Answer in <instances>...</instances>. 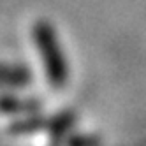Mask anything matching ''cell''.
<instances>
[{"label": "cell", "instance_id": "obj_1", "mask_svg": "<svg viewBox=\"0 0 146 146\" xmlns=\"http://www.w3.org/2000/svg\"><path fill=\"white\" fill-rule=\"evenodd\" d=\"M32 34H34V42L37 46L39 55L42 56V64H44L46 78L49 81V85L55 88L65 86V83L69 79V65H67L64 51H62L56 30L49 21L39 19L34 25Z\"/></svg>", "mask_w": 146, "mask_h": 146}, {"label": "cell", "instance_id": "obj_2", "mask_svg": "<svg viewBox=\"0 0 146 146\" xmlns=\"http://www.w3.org/2000/svg\"><path fill=\"white\" fill-rule=\"evenodd\" d=\"M42 108V102L34 97H18L2 93L0 95V113L4 114H28V113H39Z\"/></svg>", "mask_w": 146, "mask_h": 146}, {"label": "cell", "instance_id": "obj_3", "mask_svg": "<svg viewBox=\"0 0 146 146\" xmlns=\"http://www.w3.org/2000/svg\"><path fill=\"white\" fill-rule=\"evenodd\" d=\"M76 120H78V116L72 109H64V111L56 113L55 116L48 118L46 129H48V134H49V139L55 141V143L67 139L69 132L74 129V125H76Z\"/></svg>", "mask_w": 146, "mask_h": 146}, {"label": "cell", "instance_id": "obj_4", "mask_svg": "<svg viewBox=\"0 0 146 146\" xmlns=\"http://www.w3.org/2000/svg\"><path fill=\"white\" fill-rule=\"evenodd\" d=\"M32 81H34V74L28 67L0 64V85L2 86L23 88V86H28Z\"/></svg>", "mask_w": 146, "mask_h": 146}, {"label": "cell", "instance_id": "obj_5", "mask_svg": "<svg viewBox=\"0 0 146 146\" xmlns=\"http://www.w3.org/2000/svg\"><path fill=\"white\" fill-rule=\"evenodd\" d=\"M48 118L37 113H28L25 118H19L9 125V134L13 135H27V134H35L40 132V129H46Z\"/></svg>", "mask_w": 146, "mask_h": 146}, {"label": "cell", "instance_id": "obj_6", "mask_svg": "<svg viewBox=\"0 0 146 146\" xmlns=\"http://www.w3.org/2000/svg\"><path fill=\"white\" fill-rule=\"evenodd\" d=\"M67 143L69 144H88V143H92V144H95V143H99V139L97 137H92V135H67Z\"/></svg>", "mask_w": 146, "mask_h": 146}]
</instances>
